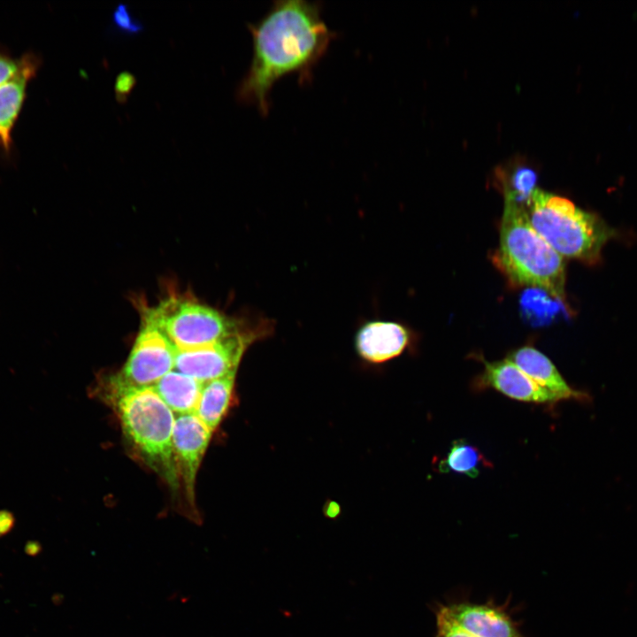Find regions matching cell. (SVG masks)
I'll return each mask as SVG.
<instances>
[{
  "instance_id": "7",
  "label": "cell",
  "mask_w": 637,
  "mask_h": 637,
  "mask_svg": "<svg viewBox=\"0 0 637 637\" xmlns=\"http://www.w3.org/2000/svg\"><path fill=\"white\" fill-rule=\"evenodd\" d=\"M177 348L151 321L142 317L129 357L111 379L134 387H152L174 369Z\"/></svg>"
},
{
  "instance_id": "8",
  "label": "cell",
  "mask_w": 637,
  "mask_h": 637,
  "mask_svg": "<svg viewBox=\"0 0 637 637\" xmlns=\"http://www.w3.org/2000/svg\"><path fill=\"white\" fill-rule=\"evenodd\" d=\"M438 615L472 637H523L508 610L494 602H452L439 604Z\"/></svg>"
},
{
  "instance_id": "5",
  "label": "cell",
  "mask_w": 637,
  "mask_h": 637,
  "mask_svg": "<svg viewBox=\"0 0 637 637\" xmlns=\"http://www.w3.org/2000/svg\"><path fill=\"white\" fill-rule=\"evenodd\" d=\"M177 349H190L219 341L246 325L189 298L169 296L143 311Z\"/></svg>"
},
{
  "instance_id": "2",
  "label": "cell",
  "mask_w": 637,
  "mask_h": 637,
  "mask_svg": "<svg viewBox=\"0 0 637 637\" xmlns=\"http://www.w3.org/2000/svg\"><path fill=\"white\" fill-rule=\"evenodd\" d=\"M493 263L515 287L539 288L565 305V264L531 226L521 203L504 197Z\"/></svg>"
},
{
  "instance_id": "1",
  "label": "cell",
  "mask_w": 637,
  "mask_h": 637,
  "mask_svg": "<svg viewBox=\"0 0 637 637\" xmlns=\"http://www.w3.org/2000/svg\"><path fill=\"white\" fill-rule=\"evenodd\" d=\"M248 27L253 54L236 97L242 103L255 104L266 115L274 83L289 73L297 74L300 83L311 81L314 66L326 54L335 33L323 20L320 3L306 0L274 1L257 23Z\"/></svg>"
},
{
  "instance_id": "17",
  "label": "cell",
  "mask_w": 637,
  "mask_h": 637,
  "mask_svg": "<svg viewBox=\"0 0 637 637\" xmlns=\"http://www.w3.org/2000/svg\"><path fill=\"white\" fill-rule=\"evenodd\" d=\"M559 303L549 294L539 288H529L523 293L521 298L523 311L537 323H544L547 319H550L557 311Z\"/></svg>"
},
{
  "instance_id": "19",
  "label": "cell",
  "mask_w": 637,
  "mask_h": 637,
  "mask_svg": "<svg viewBox=\"0 0 637 637\" xmlns=\"http://www.w3.org/2000/svg\"><path fill=\"white\" fill-rule=\"evenodd\" d=\"M111 25L115 30L123 35H134L141 33L144 26L130 12L127 4L119 3L111 15Z\"/></svg>"
},
{
  "instance_id": "6",
  "label": "cell",
  "mask_w": 637,
  "mask_h": 637,
  "mask_svg": "<svg viewBox=\"0 0 637 637\" xmlns=\"http://www.w3.org/2000/svg\"><path fill=\"white\" fill-rule=\"evenodd\" d=\"M273 332V325L262 318L215 342L190 349H177L174 369L204 384L237 371L246 349Z\"/></svg>"
},
{
  "instance_id": "11",
  "label": "cell",
  "mask_w": 637,
  "mask_h": 637,
  "mask_svg": "<svg viewBox=\"0 0 637 637\" xmlns=\"http://www.w3.org/2000/svg\"><path fill=\"white\" fill-rule=\"evenodd\" d=\"M484 369L477 382L480 388H490L521 402L554 403L556 396L537 385L509 358L488 362L482 359Z\"/></svg>"
},
{
  "instance_id": "3",
  "label": "cell",
  "mask_w": 637,
  "mask_h": 637,
  "mask_svg": "<svg viewBox=\"0 0 637 637\" xmlns=\"http://www.w3.org/2000/svg\"><path fill=\"white\" fill-rule=\"evenodd\" d=\"M111 401L127 438L136 451L173 487L179 473L173 447L175 418L152 387L110 381Z\"/></svg>"
},
{
  "instance_id": "14",
  "label": "cell",
  "mask_w": 637,
  "mask_h": 637,
  "mask_svg": "<svg viewBox=\"0 0 637 637\" xmlns=\"http://www.w3.org/2000/svg\"><path fill=\"white\" fill-rule=\"evenodd\" d=\"M203 385L194 378L173 370L152 388L173 412L183 415L195 413Z\"/></svg>"
},
{
  "instance_id": "13",
  "label": "cell",
  "mask_w": 637,
  "mask_h": 637,
  "mask_svg": "<svg viewBox=\"0 0 637 637\" xmlns=\"http://www.w3.org/2000/svg\"><path fill=\"white\" fill-rule=\"evenodd\" d=\"M507 358L558 401L587 398L586 395L570 387L552 361L533 346H523L511 352Z\"/></svg>"
},
{
  "instance_id": "18",
  "label": "cell",
  "mask_w": 637,
  "mask_h": 637,
  "mask_svg": "<svg viewBox=\"0 0 637 637\" xmlns=\"http://www.w3.org/2000/svg\"><path fill=\"white\" fill-rule=\"evenodd\" d=\"M536 181L537 174L532 168L526 165H518L503 181L504 197L518 203H524L537 188L535 187Z\"/></svg>"
},
{
  "instance_id": "9",
  "label": "cell",
  "mask_w": 637,
  "mask_h": 637,
  "mask_svg": "<svg viewBox=\"0 0 637 637\" xmlns=\"http://www.w3.org/2000/svg\"><path fill=\"white\" fill-rule=\"evenodd\" d=\"M212 432L195 414L178 415L173 431V447L179 477L182 478L187 495L194 498L196 476L208 447Z\"/></svg>"
},
{
  "instance_id": "16",
  "label": "cell",
  "mask_w": 637,
  "mask_h": 637,
  "mask_svg": "<svg viewBox=\"0 0 637 637\" xmlns=\"http://www.w3.org/2000/svg\"><path fill=\"white\" fill-rule=\"evenodd\" d=\"M488 463L480 450L465 440L452 442L446 457L438 463L441 473H457L475 478Z\"/></svg>"
},
{
  "instance_id": "20",
  "label": "cell",
  "mask_w": 637,
  "mask_h": 637,
  "mask_svg": "<svg viewBox=\"0 0 637 637\" xmlns=\"http://www.w3.org/2000/svg\"><path fill=\"white\" fill-rule=\"evenodd\" d=\"M135 84L136 79L131 73L124 71L119 73L114 83L117 101L120 104L126 103Z\"/></svg>"
},
{
  "instance_id": "22",
  "label": "cell",
  "mask_w": 637,
  "mask_h": 637,
  "mask_svg": "<svg viewBox=\"0 0 637 637\" xmlns=\"http://www.w3.org/2000/svg\"><path fill=\"white\" fill-rule=\"evenodd\" d=\"M435 637H472L438 615H435Z\"/></svg>"
},
{
  "instance_id": "4",
  "label": "cell",
  "mask_w": 637,
  "mask_h": 637,
  "mask_svg": "<svg viewBox=\"0 0 637 637\" xmlns=\"http://www.w3.org/2000/svg\"><path fill=\"white\" fill-rule=\"evenodd\" d=\"M521 204L533 228L563 257L595 265L615 235L598 215L538 188Z\"/></svg>"
},
{
  "instance_id": "10",
  "label": "cell",
  "mask_w": 637,
  "mask_h": 637,
  "mask_svg": "<svg viewBox=\"0 0 637 637\" xmlns=\"http://www.w3.org/2000/svg\"><path fill=\"white\" fill-rule=\"evenodd\" d=\"M41 63L35 53L23 54L16 73L0 85V149L6 155L12 149V131L26 100L28 84L36 76Z\"/></svg>"
},
{
  "instance_id": "12",
  "label": "cell",
  "mask_w": 637,
  "mask_h": 637,
  "mask_svg": "<svg viewBox=\"0 0 637 637\" xmlns=\"http://www.w3.org/2000/svg\"><path fill=\"white\" fill-rule=\"evenodd\" d=\"M410 340V332L402 324L371 320L357 330L355 346L363 359L379 364L398 357L409 345Z\"/></svg>"
},
{
  "instance_id": "15",
  "label": "cell",
  "mask_w": 637,
  "mask_h": 637,
  "mask_svg": "<svg viewBox=\"0 0 637 637\" xmlns=\"http://www.w3.org/2000/svg\"><path fill=\"white\" fill-rule=\"evenodd\" d=\"M236 371L203 385L195 414L213 432L231 403Z\"/></svg>"
},
{
  "instance_id": "21",
  "label": "cell",
  "mask_w": 637,
  "mask_h": 637,
  "mask_svg": "<svg viewBox=\"0 0 637 637\" xmlns=\"http://www.w3.org/2000/svg\"><path fill=\"white\" fill-rule=\"evenodd\" d=\"M20 58H13L6 50L0 48V85L11 79L18 71Z\"/></svg>"
}]
</instances>
